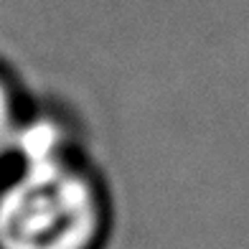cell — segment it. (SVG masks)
Listing matches in <instances>:
<instances>
[{"label":"cell","mask_w":249,"mask_h":249,"mask_svg":"<svg viewBox=\"0 0 249 249\" xmlns=\"http://www.w3.org/2000/svg\"><path fill=\"white\" fill-rule=\"evenodd\" d=\"M99 188L51 120L23 122L16 171L0 183V249H97L107 231Z\"/></svg>","instance_id":"obj_1"},{"label":"cell","mask_w":249,"mask_h":249,"mask_svg":"<svg viewBox=\"0 0 249 249\" xmlns=\"http://www.w3.org/2000/svg\"><path fill=\"white\" fill-rule=\"evenodd\" d=\"M20 130H23V120L18 115L13 89L0 74V168L8 160H16Z\"/></svg>","instance_id":"obj_2"}]
</instances>
